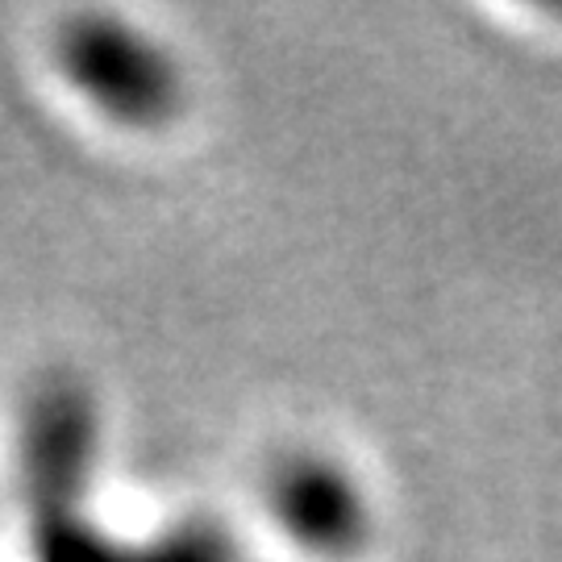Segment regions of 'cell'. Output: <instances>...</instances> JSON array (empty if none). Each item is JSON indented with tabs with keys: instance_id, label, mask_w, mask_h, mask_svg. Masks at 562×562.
I'll return each mask as SVG.
<instances>
[{
	"instance_id": "cell-3",
	"label": "cell",
	"mask_w": 562,
	"mask_h": 562,
	"mask_svg": "<svg viewBox=\"0 0 562 562\" xmlns=\"http://www.w3.org/2000/svg\"><path fill=\"white\" fill-rule=\"evenodd\" d=\"M271 517L283 525V533L296 546L341 559L359 550L367 538V501L350 471L322 454H288L271 471Z\"/></svg>"
},
{
	"instance_id": "cell-4",
	"label": "cell",
	"mask_w": 562,
	"mask_h": 562,
	"mask_svg": "<svg viewBox=\"0 0 562 562\" xmlns=\"http://www.w3.org/2000/svg\"><path fill=\"white\" fill-rule=\"evenodd\" d=\"M130 562H238V546L222 525L192 521L162 533L159 542L130 550Z\"/></svg>"
},
{
	"instance_id": "cell-1",
	"label": "cell",
	"mask_w": 562,
	"mask_h": 562,
	"mask_svg": "<svg viewBox=\"0 0 562 562\" xmlns=\"http://www.w3.org/2000/svg\"><path fill=\"white\" fill-rule=\"evenodd\" d=\"M97 422L76 383H46L25 422V487L34 508L38 562H130L83 513Z\"/></svg>"
},
{
	"instance_id": "cell-2",
	"label": "cell",
	"mask_w": 562,
	"mask_h": 562,
	"mask_svg": "<svg viewBox=\"0 0 562 562\" xmlns=\"http://www.w3.org/2000/svg\"><path fill=\"white\" fill-rule=\"evenodd\" d=\"M59 63L101 113L125 125H159L176 113L180 71L155 42L117 18H80L63 30Z\"/></svg>"
}]
</instances>
